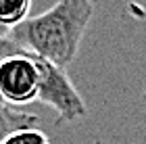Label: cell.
<instances>
[{
    "mask_svg": "<svg viewBox=\"0 0 146 144\" xmlns=\"http://www.w3.org/2000/svg\"><path fill=\"white\" fill-rule=\"evenodd\" d=\"M15 54H23V52L17 48L15 40H13V29L0 25V61L6 56H15Z\"/></svg>",
    "mask_w": 146,
    "mask_h": 144,
    "instance_id": "52a82bcc",
    "label": "cell"
},
{
    "mask_svg": "<svg viewBox=\"0 0 146 144\" xmlns=\"http://www.w3.org/2000/svg\"><path fill=\"white\" fill-rule=\"evenodd\" d=\"M38 125V117L34 113L21 111L13 104L4 102L0 98V144H2L11 134L21 132V129H29Z\"/></svg>",
    "mask_w": 146,
    "mask_h": 144,
    "instance_id": "277c9868",
    "label": "cell"
},
{
    "mask_svg": "<svg viewBox=\"0 0 146 144\" xmlns=\"http://www.w3.org/2000/svg\"><path fill=\"white\" fill-rule=\"evenodd\" d=\"M36 65L40 71V86H38V102L54 109L58 115V123H71L84 119L88 115L84 98L79 96L77 88L69 80L67 69L56 67L54 63L36 56Z\"/></svg>",
    "mask_w": 146,
    "mask_h": 144,
    "instance_id": "7a4b0ae2",
    "label": "cell"
},
{
    "mask_svg": "<svg viewBox=\"0 0 146 144\" xmlns=\"http://www.w3.org/2000/svg\"><path fill=\"white\" fill-rule=\"evenodd\" d=\"M34 0H0V25L15 29L29 19Z\"/></svg>",
    "mask_w": 146,
    "mask_h": 144,
    "instance_id": "5b68a950",
    "label": "cell"
},
{
    "mask_svg": "<svg viewBox=\"0 0 146 144\" xmlns=\"http://www.w3.org/2000/svg\"><path fill=\"white\" fill-rule=\"evenodd\" d=\"M40 71L34 54H15L0 61V98L9 104L38 100Z\"/></svg>",
    "mask_w": 146,
    "mask_h": 144,
    "instance_id": "3957f363",
    "label": "cell"
},
{
    "mask_svg": "<svg viewBox=\"0 0 146 144\" xmlns=\"http://www.w3.org/2000/svg\"><path fill=\"white\" fill-rule=\"evenodd\" d=\"M92 15V0H56L42 15L17 25L13 40L23 54H36L67 69L79 52Z\"/></svg>",
    "mask_w": 146,
    "mask_h": 144,
    "instance_id": "6da1fadb",
    "label": "cell"
},
{
    "mask_svg": "<svg viewBox=\"0 0 146 144\" xmlns=\"http://www.w3.org/2000/svg\"><path fill=\"white\" fill-rule=\"evenodd\" d=\"M2 144H52V142L48 140V136L42 129L29 127V129H21V132L11 134Z\"/></svg>",
    "mask_w": 146,
    "mask_h": 144,
    "instance_id": "8992f818",
    "label": "cell"
}]
</instances>
